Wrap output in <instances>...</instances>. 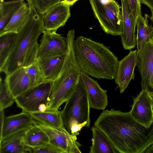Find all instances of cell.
I'll list each match as a JSON object with an SVG mask.
<instances>
[{
	"label": "cell",
	"instance_id": "obj_1",
	"mask_svg": "<svg viewBox=\"0 0 153 153\" xmlns=\"http://www.w3.org/2000/svg\"><path fill=\"white\" fill-rule=\"evenodd\" d=\"M100 130L117 152L144 153L153 143V123L147 128L137 122L129 111L111 110L102 120Z\"/></svg>",
	"mask_w": 153,
	"mask_h": 153
},
{
	"label": "cell",
	"instance_id": "obj_2",
	"mask_svg": "<svg viewBox=\"0 0 153 153\" xmlns=\"http://www.w3.org/2000/svg\"><path fill=\"white\" fill-rule=\"evenodd\" d=\"M74 50L82 72L98 79H114L119 61L103 44L80 36L74 40Z\"/></svg>",
	"mask_w": 153,
	"mask_h": 153
},
{
	"label": "cell",
	"instance_id": "obj_3",
	"mask_svg": "<svg viewBox=\"0 0 153 153\" xmlns=\"http://www.w3.org/2000/svg\"><path fill=\"white\" fill-rule=\"evenodd\" d=\"M75 30H70L67 36L68 48L62 69L56 79L52 82L51 89L47 109L58 111L75 91L80 80L82 71L75 59L74 44Z\"/></svg>",
	"mask_w": 153,
	"mask_h": 153
},
{
	"label": "cell",
	"instance_id": "obj_4",
	"mask_svg": "<svg viewBox=\"0 0 153 153\" xmlns=\"http://www.w3.org/2000/svg\"><path fill=\"white\" fill-rule=\"evenodd\" d=\"M43 16L35 8H30L25 22L16 34L8 55L0 65L1 72L8 75L22 67L27 52L38 42L39 36L45 30Z\"/></svg>",
	"mask_w": 153,
	"mask_h": 153
},
{
	"label": "cell",
	"instance_id": "obj_5",
	"mask_svg": "<svg viewBox=\"0 0 153 153\" xmlns=\"http://www.w3.org/2000/svg\"><path fill=\"white\" fill-rule=\"evenodd\" d=\"M65 102L62 110L64 125L72 135L76 136L83 127L88 128L90 124L88 98L81 78L75 91Z\"/></svg>",
	"mask_w": 153,
	"mask_h": 153
},
{
	"label": "cell",
	"instance_id": "obj_6",
	"mask_svg": "<svg viewBox=\"0 0 153 153\" xmlns=\"http://www.w3.org/2000/svg\"><path fill=\"white\" fill-rule=\"evenodd\" d=\"M94 16L104 32L108 34L120 36L122 33L121 6L115 0L105 3L100 0H89Z\"/></svg>",
	"mask_w": 153,
	"mask_h": 153
},
{
	"label": "cell",
	"instance_id": "obj_7",
	"mask_svg": "<svg viewBox=\"0 0 153 153\" xmlns=\"http://www.w3.org/2000/svg\"><path fill=\"white\" fill-rule=\"evenodd\" d=\"M52 85V82H45L30 88L15 98L17 106L28 113L39 111L42 105L47 107Z\"/></svg>",
	"mask_w": 153,
	"mask_h": 153
},
{
	"label": "cell",
	"instance_id": "obj_8",
	"mask_svg": "<svg viewBox=\"0 0 153 153\" xmlns=\"http://www.w3.org/2000/svg\"><path fill=\"white\" fill-rule=\"evenodd\" d=\"M56 31H44L38 48L37 59L65 55L68 48L67 38Z\"/></svg>",
	"mask_w": 153,
	"mask_h": 153
},
{
	"label": "cell",
	"instance_id": "obj_9",
	"mask_svg": "<svg viewBox=\"0 0 153 153\" xmlns=\"http://www.w3.org/2000/svg\"><path fill=\"white\" fill-rule=\"evenodd\" d=\"M150 91L145 88L135 98L129 112L138 123L147 128H150L153 123V98Z\"/></svg>",
	"mask_w": 153,
	"mask_h": 153
},
{
	"label": "cell",
	"instance_id": "obj_10",
	"mask_svg": "<svg viewBox=\"0 0 153 153\" xmlns=\"http://www.w3.org/2000/svg\"><path fill=\"white\" fill-rule=\"evenodd\" d=\"M137 62V51H131L128 54L119 61L115 82L121 93H123L135 76L134 70Z\"/></svg>",
	"mask_w": 153,
	"mask_h": 153
},
{
	"label": "cell",
	"instance_id": "obj_11",
	"mask_svg": "<svg viewBox=\"0 0 153 153\" xmlns=\"http://www.w3.org/2000/svg\"><path fill=\"white\" fill-rule=\"evenodd\" d=\"M141 76L142 88L153 89V39L145 42L138 64Z\"/></svg>",
	"mask_w": 153,
	"mask_h": 153
},
{
	"label": "cell",
	"instance_id": "obj_12",
	"mask_svg": "<svg viewBox=\"0 0 153 153\" xmlns=\"http://www.w3.org/2000/svg\"><path fill=\"white\" fill-rule=\"evenodd\" d=\"M80 78L88 95L90 108L104 110L108 103L107 91L102 88L96 81L82 71Z\"/></svg>",
	"mask_w": 153,
	"mask_h": 153
},
{
	"label": "cell",
	"instance_id": "obj_13",
	"mask_svg": "<svg viewBox=\"0 0 153 153\" xmlns=\"http://www.w3.org/2000/svg\"><path fill=\"white\" fill-rule=\"evenodd\" d=\"M122 15V33L121 36L123 47L131 50L135 48L136 36L133 16L127 0H121Z\"/></svg>",
	"mask_w": 153,
	"mask_h": 153
},
{
	"label": "cell",
	"instance_id": "obj_14",
	"mask_svg": "<svg viewBox=\"0 0 153 153\" xmlns=\"http://www.w3.org/2000/svg\"><path fill=\"white\" fill-rule=\"evenodd\" d=\"M70 6L60 3L49 10L43 16V25L45 30L56 31L65 25L71 14Z\"/></svg>",
	"mask_w": 153,
	"mask_h": 153
},
{
	"label": "cell",
	"instance_id": "obj_15",
	"mask_svg": "<svg viewBox=\"0 0 153 153\" xmlns=\"http://www.w3.org/2000/svg\"><path fill=\"white\" fill-rule=\"evenodd\" d=\"M35 123L47 134L49 143L61 149L64 153H69L70 149L76 140V136L72 135L66 130L61 131L37 121Z\"/></svg>",
	"mask_w": 153,
	"mask_h": 153
},
{
	"label": "cell",
	"instance_id": "obj_16",
	"mask_svg": "<svg viewBox=\"0 0 153 153\" xmlns=\"http://www.w3.org/2000/svg\"><path fill=\"white\" fill-rule=\"evenodd\" d=\"M34 120L28 113L22 111L14 115L5 117L1 129L0 140L8 135L33 125Z\"/></svg>",
	"mask_w": 153,
	"mask_h": 153
},
{
	"label": "cell",
	"instance_id": "obj_17",
	"mask_svg": "<svg viewBox=\"0 0 153 153\" xmlns=\"http://www.w3.org/2000/svg\"><path fill=\"white\" fill-rule=\"evenodd\" d=\"M4 80L14 98L33 86L23 67L6 75Z\"/></svg>",
	"mask_w": 153,
	"mask_h": 153
},
{
	"label": "cell",
	"instance_id": "obj_18",
	"mask_svg": "<svg viewBox=\"0 0 153 153\" xmlns=\"http://www.w3.org/2000/svg\"><path fill=\"white\" fill-rule=\"evenodd\" d=\"M30 127L26 128L13 133L1 140L0 152L1 153L28 152V146L25 144L24 139L27 130Z\"/></svg>",
	"mask_w": 153,
	"mask_h": 153
},
{
	"label": "cell",
	"instance_id": "obj_19",
	"mask_svg": "<svg viewBox=\"0 0 153 153\" xmlns=\"http://www.w3.org/2000/svg\"><path fill=\"white\" fill-rule=\"evenodd\" d=\"M65 56L37 59L45 82H52L56 79L62 69Z\"/></svg>",
	"mask_w": 153,
	"mask_h": 153
},
{
	"label": "cell",
	"instance_id": "obj_20",
	"mask_svg": "<svg viewBox=\"0 0 153 153\" xmlns=\"http://www.w3.org/2000/svg\"><path fill=\"white\" fill-rule=\"evenodd\" d=\"M149 16L145 14L138 18L136 23L137 34L136 37V44L137 51V62H140L143 48L145 42L153 39V26L149 24Z\"/></svg>",
	"mask_w": 153,
	"mask_h": 153
},
{
	"label": "cell",
	"instance_id": "obj_21",
	"mask_svg": "<svg viewBox=\"0 0 153 153\" xmlns=\"http://www.w3.org/2000/svg\"><path fill=\"white\" fill-rule=\"evenodd\" d=\"M33 119L61 131L65 128L62 119V111H38L29 113Z\"/></svg>",
	"mask_w": 153,
	"mask_h": 153
},
{
	"label": "cell",
	"instance_id": "obj_22",
	"mask_svg": "<svg viewBox=\"0 0 153 153\" xmlns=\"http://www.w3.org/2000/svg\"><path fill=\"white\" fill-rule=\"evenodd\" d=\"M92 144L90 153H116L117 152L103 133L95 126L91 128Z\"/></svg>",
	"mask_w": 153,
	"mask_h": 153
},
{
	"label": "cell",
	"instance_id": "obj_23",
	"mask_svg": "<svg viewBox=\"0 0 153 153\" xmlns=\"http://www.w3.org/2000/svg\"><path fill=\"white\" fill-rule=\"evenodd\" d=\"M25 0L0 1V32L4 29L12 17L25 3Z\"/></svg>",
	"mask_w": 153,
	"mask_h": 153
},
{
	"label": "cell",
	"instance_id": "obj_24",
	"mask_svg": "<svg viewBox=\"0 0 153 153\" xmlns=\"http://www.w3.org/2000/svg\"><path fill=\"white\" fill-rule=\"evenodd\" d=\"M30 11L28 4L25 3L12 17L3 30L0 32V36L9 33H17L25 22Z\"/></svg>",
	"mask_w": 153,
	"mask_h": 153
},
{
	"label": "cell",
	"instance_id": "obj_25",
	"mask_svg": "<svg viewBox=\"0 0 153 153\" xmlns=\"http://www.w3.org/2000/svg\"><path fill=\"white\" fill-rule=\"evenodd\" d=\"M24 141L25 145L34 148L48 143L49 138L45 132L34 123L27 130Z\"/></svg>",
	"mask_w": 153,
	"mask_h": 153
},
{
	"label": "cell",
	"instance_id": "obj_26",
	"mask_svg": "<svg viewBox=\"0 0 153 153\" xmlns=\"http://www.w3.org/2000/svg\"><path fill=\"white\" fill-rule=\"evenodd\" d=\"M16 34L9 33L0 36V65L3 63L8 55Z\"/></svg>",
	"mask_w": 153,
	"mask_h": 153
},
{
	"label": "cell",
	"instance_id": "obj_27",
	"mask_svg": "<svg viewBox=\"0 0 153 153\" xmlns=\"http://www.w3.org/2000/svg\"><path fill=\"white\" fill-rule=\"evenodd\" d=\"M65 0H27L30 8H35L39 14L44 15L51 8Z\"/></svg>",
	"mask_w": 153,
	"mask_h": 153
},
{
	"label": "cell",
	"instance_id": "obj_28",
	"mask_svg": "<svg viewBox=\"0 0 153 153\" xmlns=\"http://www.w3.org/2000/svg\"><path fill=\"white\" fill-rule=\"evenodd\" d=\"M0 110L11 106L15 101V98L11 94L4 80L0 78Z\"/></svg>",
	"mask_w": 153,
	"mask_h": 153
},
{
	"label": "cell",
	"instance_id": "obj_29",
	"mask_svg": "<svg viewBox=\"0 0 153 153\" xmlns=\"http://www.w3.org/2000/svg\"><path fill=\"white\" fill-rule=\"evenodd\" d=\"M27 75L33 86L45 82L42 73L37 61L30 66L25 68Z\"/></svg>",
	"mask_w": 153,
	"mask_h": 153
},
{
	"label": "cell",
	"instance_id": "obj_30",
	"mask_svg": "<svg viewBox=\"0 0 153 153\" xmlns=\"http://www.w3.org/2000/svg\"><path fill=\"white\" fill-rule=\"evenodd\" d=\"M39 45L37 42L27 52L23 61V67L27 68L37 61Z\"/></svg>",
	"mask_w": 153,
	"mask_h": 153
},
{
	"label": "cell",
	"instance_id": "obj_31",
	"mask_svg": "<svg viewBox=\"0 0 153 153\" xmlns=\"http://www.w3.org/2000/svg\"><path fill=\"white\" fill-rule=\"evenodd\" d=\"M28 152L30 153H64L61 149L49 143L42 146L34 148L29 146Z\"/></svg>",
	"mask_w": 153,
	"mask_h": 153
},
{
	"label": "cell",
	"instance_id": "obj_32",
	"mask_svg": "<svg viewBox=\"0 0 153 153\" xmlns=\"http://www.w3.org/2000/svg\"><path fill=\"white\" fill-rule=\"evenodd\" d=\"M133 16L134 24L136 25L138 18L141 15L140 0H127Z\"/></svg>",
	"mask_w": 153,
	"mask_h": 153
},
{
	"label": "cell",
	"instance_id": "obj_33",
	"mask_svg": "<svg viewBox=\"0 0 153 153\" xmlns=\"http://www.w3.org/2000/svg\"><path fill=\"white\" fill-rule=\"evenodd\" d=\"M141 3L147 6L151 11L153 10V0H140Z\"/></svg>",
	"mask_w": 153,
	"mask_h": 153
},
{
	"label": "cell",
	"instance_id": "obj_34",
	"mask_svg": "<svg viewBox=\"0 0 153 153\" xmlns=\"http://www.w3.org/2000/svg\"><path fill=\"white\" fill-rule=\"evenodd\" d=\"M78 0H65L61 3H63L70 7L72 6Z\"/></svg>",
	"mask_w": 153,
	"mask_h": 153
},
{
	"label": "cell",
	"instance_id": "obj_35",
	"mask_svg": "<svg viewBox=\"0 0 153 153\" xmlns=\"http://www.w3.org/2000/svg\"><path fill=\"white\" fill-rule=\"evenodd\" d=\"M153 153V143L149 146L145 150L144 153Z\"/></svg>",
	"mask_w": 153,
	"mask_h": 153
},
{
	"label": "cell",
	"instance_id": "obj_36",
	"mask_svg": "<svg viewBox=\"0 0 153 153\" xmlns=\"http://www.w3.org/2000/svg\"><path fill=\"white\" fill-rule=\"evenodd\" d=\"M152 15L150 16L149 17V19L153 23V10L151 11Z\"/></svg>",
	"mask_w": 153,
	"mask_h": 153
},
{
	"label": "cell",
	"instance_id": "obj_37",
	"mask_svg": "<svg viewBox=\"0 0 153 153\" xmlns=\"http://www.w3.org/2000/svg\"><path fill=\"white\" fill-rule=\"evenodd\" d=\"M149 93L151 96L153 98V91H149Z\"/></svg>",
	"mask_w": 153,
	"mask_h": 153
}]
</instances>
